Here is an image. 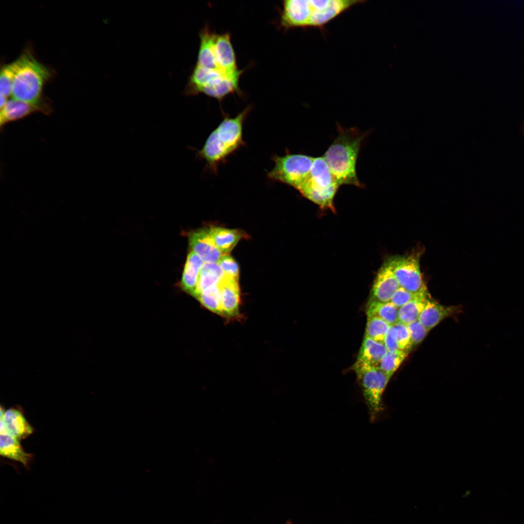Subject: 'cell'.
<instances>
[{
    "mask_svg": "<svg viewBox=\"0 0 524 524\" xmlns=\"http://www.w3.org/2000/svg\"><path fill=\"white\" fill-rule=\"evenodd\" d=\"M359 0H285L282 1L280 24L285 29L324 26L356 4Z\"/></svg>",
    "mask_w": 524,
    "mask_h": 524,
    "instance_id": "obj_1",
    "label": "cell"
},
{
    "mask_svg": "<svg viewBox=\"0 0 524 524\" xmlns=\"http://www.w3.org/2000/svg\"><path fill=\"white\" fill-rule=\"evenodd\" d=\"M337 136L323 155L340 186L344 184L362 188L356 173V164L361 144L366 136L356 128H345L337 125Z\"/></svg>",
    "mask_w": 524,
    "mask_h": 524,
    "instance_id": "obj_2",
    "label": "cell"
},
{
    "mask_svg": "<svg viewBox=\"0 0 524 524\" xmlns=\"http://www.w3.org/2000/svg\"><path fill=\"white\" fill-rule=\"evenodd\" d=\"M251 109L248 106L235 117H225L197 151V157L204 160L213 172H216L218 165L244 145L243 124Z\"/></svg>",
    "mask_w": 524,
    "mask_h": 524,
    "instance_id": "obj_3",
    "label": "cell"
},
{
    "mask_svg": "<svg viewBox=\"0 0 524 524\" xmlns=\"http://www.w3.org/2000/svg\"><path fill=\"white\" fill-rule=\"evenodd\" d=\"M12 87V98L39 106L50 112V108L42 100L45 82L50 77L49 70L38 62L29 51H25L18 58Z\"/></svg>",
    "mask_w": 524,
    "mask_h": 524,
    "instance_id": "obj_4",
    "label": "cell"
},
{
    "mask_svg": "<svg viewBox=\"0 0 524 524\" xmlns=\"http://www.w3.org/2000/svg\"><path fill=\"white\" fill-rule=\"evenodd\" d=\"M340 186L321 156L314 157L309 177L297 190L321 208L334 212V199Z\"/></svg>",
    "mask_w": 524,
    "mask_h": 524,
    "instance_id": "obj_5",
    "label": "cell"
},
{
    "mask_svg": "<svg viewBox=\"0 0 524 524\" xmlns=\"http://www.w3.org/2000/svg\"><path fill=\"white\" fill-rule=\"evenodd\" d=\"M360 386L370 420L373 422L384 409L383 394L392 377L377 366H372L357 360L353 365Z\"/></svg>",
    "mask_w": 524,
    "mask_h": 524,
    "instance_id": "obj_6",
    "label": "cell"
},
{
    "mask_svg": "<svg viewBox=\"0 0 524 524\" xmlns=\"http://www.w3.org/2000/svg\"><path fill=\"white\" fill-rule=\"evenodd\" d=\"M313 158L303 154L275 155L272 158L274 166L268 173V177L297 190L309 177Z\"/></svg>",
    "mask_w": 524,
    "mask_h": 524,
    "instance_id": "obj_7",
    "label": "cell"
},
{
    "mask_svg": "<svg viewBox=\"0 0 524 524\" xmlns=\"http://www.w3.org/2000/svg\"><path fill=\"white\" fill-rule=\"evenodd\" d=\"M389 260L400 287L414 294L428 293L422 277L417 256L410 255L395 257Z\"/></svg>",
    "mask_w": 524,
    "mask_h": 524,
    "instance_id": "obj_8",
    "label": "cell"
},
{
    "mask_svg": "<svg viewBox=\"0 0 524 524\" xmlns=\"http://www.w3.org/2000/svg\"><path fill=\"white\" fill-rule=\"evenodd\" d=\"M400 287L396 279L390 262L387 260L379 269L374 281L368 302L386 303Z\"/></svg>",
    "mask_w": 524,
    "mask_h": 524,
    "instance_id": "obj_9",
    "label": "cell"
},
{
    "mask_svg": "<svg viewBox=\"0 0 524 524\" xmlns=\"http://www.w3.org/2000/svg\"><path fill=\"white\" fill-rule=\"evenodd\" d=\"M189 242L192 251L204 262L218 263L225 255L215 246L207 228L190 233Z\"/></svg>",
    "mask_w": 524,
    "mask_h": 524,
    "instance_id": "obj_10",
    "label": "cell"
},
{
    "mask_svg": "<svg viewBox=\"0 0 524 524\" xmlns=\"http://www.w3.org/2000/svg\"><path fill=\"white\" fill-rule=\"evenodd\" d=\"M214 50L216 63L221 71L229 75L238 70L229 33H215Z\"/></svg>",
    "mask_w": 524,
    "mask_h": 524,
    "instance_id": "obj_11",
    "label": "cell"
},
{
    "mask_svg": "<svg viewBox=\"0 0 524 524\" xmlns=\"http://www.w3.org/2000/svg\"><path fill=\"white\" fill-rule=\"evenodd\" d=\"M238 281L224 274L218 283L221 294V315L231 317L238 314L240 292Z\"/></svg>",
    "mask_w": 524,
    "mask_h": 524,
    "instance_id": "obj_12",
    "label": "cell"
},
{
    "mask_svg": "<svg viewBox=\"0 0 524 524\" xmlns=\"http://www.w3.org/2000/svg\"><path fill=\"white\" fill-rule=\"evenodd\" d=\"M0 426V435H9L18 440L27 438L33 431L21 412L14 409L6 411Z\"/></svg>",
    "mask_w": 524,
    "mask_h": 524,
    "instance_id": "obj_13",
    "label": "cell"
},
{
    "mask_svg": "<svg viewBox=\"0 0 524 524\" xmlns=\"http://www.w3.org/2000/svg\"><path fill=\"white\" fill-rule=\"evenodd\" d=\"M244 70H238L234 73L221 76L211 84L204 87L199 93L219 100L228 95L239 91V81Z\"/></svg>",
    "mask_w": 524,
    "mask_h": 524,
    "instance_id": "obj_14",
    "label": "cell"
},
{
    "mask_svg": "<svg viewBox=\"0 0 524 524\" xmlns=\"http://www.w3.org/2000/svg\"><path fill=\"white\" fill-rule=\"evenodd\" d=\"M37 112L47 114L44 109L39 106L12 98L0 109L1 128L10 122L22 119Z\"/></svg>",
    "mask_w": 524,
    "mask_h": 524,
    "instance_id": "obj_15",
    "label": "cell"
},
{
    "mask_svg": "<svg viewBox=\"0 0 524 524\" xmlns=\"http://www.w3.org/2000/svg\"><path fill=\"white\" fill-rule=\"evenodd\" d=\"M203 261L191 251L188 254L182 273L181 285L183 291L195 297L199 274Z\"/></svg>",
    "mask_w": 524,
    "mask_h": 524,
    "instance_id": "obj_16",
    "label": "cell"
},
{
    "mask_svg": "<svg viewBox=\"0 0 524 524\" xmlns=\"http://www.w3.org/2000/svg\"><path fill=\"white\" fill-rule=\"evenodd\" d=\"M215 33L207 27L199 33L200 45L196 65L212 69L220 70L218 67L214 50Z\"/></svg>",
    "mask_w": 524,
    "mask_h": 524,
    "instance_id": "obj_17",
    "label": "cell"
},
{
    "mask_svg": "<svg viewBox=\"0 0 524 524\" xmlns=\"http://www.w3.org/2000/svg\"><path fill=\"white\" fill-rule=\"evenodd\" d=\"M225 74L220 70L209 69L196 65L189 78L185 93L189 95L199 94L202 88Z\"/></svg>",
    "mask_w": 524,
    "mask_h": 524,
    "instance_id": "obj_18",
    "label": "cell"
},
{
    "mask_svg": "<svg viewBox=\"0 0 524 524\" xmlns=\"http://www.w3.org/2000/svg\"><path fill=\"white\" fill-rule=\"evenodd\" d=\"M454 311V308L442 305L430 298L418 320L429 331Z\"/></svg>",
    "mask_w": 524,
    "mask_h": 524,
    "instance_id": "obj_19",
    "label": "cell"
},
{
    "mask_svg": "<svg viewBox=\"0 0 524 524\" xmlns=\"http://www.w3.org/2000/svg\"><path fill=\"white\" fill-rule=\"evenodd\" d=\"M215 246L224 254H228L243 237L238 230L221 227L208 229Z\"/></svg>",
    "mask_w": 524,
    "mask_h": 524,
    "instance_id": "obj_20",
    "label": "cell"
},
{
    "mask_svg": "<svg viewBox=\"0 0 524 524\" xmlns=\"http://www.w3.org/2000/svg\"><path fill=\"white\" fill-rule=\"evenodd\" d=\"M387 352L384 343L364 336L357 360L372 366H377Z\"/></svg>",
    "mask_w": 524,
    "mask_h": 524,
    "instance_id": "obj_21",
    "label": "cell"
},
{
    "mask_svg": "<svg viewBox=\"0 0 524 524\" xmlns=\"http://www.w3.org/2000/svg\"><path fill=\"white\" fill-rule=\"evenodd\" d=\"M0 454L4 457L20 462L25 466L28 465L31 458V455L24 451L19 440L9 435H0Z\"/></svg>",
    "mask_w": 524,
    "mask_h": 524,
    "instance_id": "obj_22",
    "label": "cell"
},
{
    "mask_svg": "<svg viewBox=\"0 0 524 524\" xmlns=\"http://www.w3.org/2000/svg\"><path fill=\"white\" fill-rule=\"evenodd\" d=\"M430 298L428 293L419 295L413 299L398 308V322L408 325L418 320Z\"/></svg>",
    "mask_w": 524,
    "mask_h": 524,
    "instance_id": "obj_23",
    "label": "cell"
},
{
    "mask_svg": "<svg viewBox=\"0 0 524 524\" xmlns=\"http://www.w3.org/2000/svg\"><path fill=\"white\" fill-rule=\"evenodd\" d=\"M224 275V273L218 263L204 262L199 274L196 295L205 289L218 284Z\"/></svg>",
    "mask_w": 524,
    "mask_h": 524,
    "instance_id": "obj_24",
    "label": "cell"
},
{
    "mask_svg": "<svg viewBox=\"0 0 524 524\" xmlns=\"http://www.w3.org/2000/svg\"><path fill=\"white\" fill-rule=\"evenodd\" d=\"M398 308L391 301L386 303L368 302L367 317H378L392 326L398 322Z\"/></svg>",
    "mask_w": 524,
    "mask_h": 524,
    "instance_id": "obj_25",
    "label": "cell"
},
{
    "mask_svg": "<svg viewBox=\"0 0 524 524\" xmlns=\"http://www.w3.org/2000/svg\"><path fill=\"white\" fill-rule=\"evenodd\" d=\"M196 298L208 310L221 314V294L218 283L202 291Z\"/></svg>",
    "mask_w": 524,
    "mask_h": 524,
    "instance_id": "obj_26",
    "label": "cell"
},
{
    "mask_svg": "<svg viewBox=\"0 0 524 524\" xmlns=\"http://www.w3.org/2000/svg\"><path fill=\"white\" fill-rule=\"evenodd\" d=\"M390 327V325L378 317H367L365 336L384 343L385 336Z\"/></svg>",
    "mask_w": 524,
    "mask_h": 524,
    "instance_id": "obj_27",
    "label": "cell"
},
{
    "mask_svg": "<svg viewBox=\"0 0 524 524\" xmlns=\"http://www.w3.org/2000/svg\"><path fill=\"white\" fill-rule=\"evenodd\" d=\"M19 61H15L3 66L0 76V93L6 97L11 95L13 82Z\"/></svg>",
    "mask_w": 524,
    "mask_h": 524,
    "instance_id": "obj_28",
    "label": "cell"
},
{
    "mask_svg": "<svg viewBox=\"0 0 524 524\" xmlns=\"http://www.w3.org/2000/svg\"><path fill=\"white\" fill-rule=\"evenodd\" d=\"M408 354L402 350L393 352L388 351L377 367L392 376L406 359Z\"/></svg>",
    "mask_w": 524,
    "mask_h": 524,
    "instance_id": "obj_29",
    "label": "cell"
},
{
    "mask_svg": "<svg viewBox=\"0 0 524 524\" xmlns=\"http://www.w3.org/2000/svg\"><path fill=\"white\" fill-rule=\"evenodd\" d=\"M392 326L395 331L400 350L408 353L412 345L407 325L398 322Z\"/></svg>",
    "mask_w": 524,
    "mask_h": 524,
    "instance_id": "obj_30",
    "label": "cell"
},
{
    "mask_svg": "<svg viewBox=\"0 0 524 524\" xmlns=\"http://www.w3.org/2000/svg\"><path fill=\"white\" fill-rule=\"evenodd\" d=\"M412 346L419 344L429 330L418 320L407 325Z\"/></svg>",
    "mask_w": 524,
    "mask_h": 524,
    "instance_id": "obj_31",
    "label": "cell"
},
{
    "mask_svg": "<svg viewBox=\"0 0 524 524\" xmlns=\"http://www.w3.org/2000/svg\"><path fill=\"white\" fill-rule=\"evenodd\" d=\"M218 263L225 275L238 279L239 266L233 258L228 254L225 255L220 259Z\"/></svg>",
    "mask_w": 524,
    "mask_h": 524,
    "instance_id": "obj_32",
    "label": "cell"
},
{
    "mask_svg": "<svg viewBox=\"0 0 524 524\" xmlns=\"http://www.w3.org/2000/svg\"><path fill=\"white\" fill-rule=\"evenodd\" d=\"M421 295V294H419ZM418 295L400 287L393 296L391 302L399 308L415 298Z\"/></svg>",
    "mask_w": 524,
    "mask_h": 524,
    "instance_id": "obj_33",
    "label": "cell"
},
{
    "mask_svg": "<svg viewBox=\"0 0 524 524\" xmlns=\"http://www.w3.org/2000/svg\"><path fill=\"white\" fill-rule=\"evenodd\" d=\"M384 344L389 352H393L400 350L397 343L395 331L393 326H391L385 336Z\"/></svg>",
    "mask_w": 524,
    "mask_h": 524,
    "instance_id": "obj_34",
    "label": "cell"
},
{
    "mask_svg": "<svg viewBox=\"0 0 524 524\" xmlns=\"http://www.w3.org/2000/svg\"><path fill=\"white\" fill-rule=\"evenodd\" d=\"M7 101L8 100L7 99V97L2 95H0V109L4 106Z\"/></svg>",
    "mask_w": 524,
    "mask_h": 524,
    "instance_id": "obj_35",
    "label": "cell"
},
{
    "mask_svg": "<svg viewBox=\"0 0 524 524\" xmlns=\"http://www.w3.org/2000/svg\"><path fill=\"white\" fill-rule=\"evenodd\" d=\"M5 412H4V410L2 409V407H0V421L3 419V418L4 417Z\"/></svg>",
    "mask_w": 524,
    "mask_h": 524,
    "instance_id": "obj_36",
    "label": "cell"
}]
</instances>
